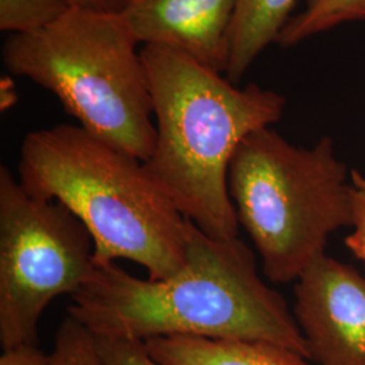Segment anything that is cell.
I'll use <instances>...</instances> for the list:
<instances>
[{
	"mask_svg": "<svg viewBox=\"0 0 365 365\" xmlns=\"http://www.w3.org/2000/svg\"><path fill=\"white\" fill-rule=\"evenodd\" d=\"M294 317L315 365H365V277L322 256L295 282Z\"/></svg>",
	"mask_w": 365,
	"mask_h": 365,
	"instance_id": "obj_7",
	"label": "cell"
},
{
	"mask_svg": "<svg viewBox=\"0 0 365 365\" xmlns=\"http://www.w3.org/2000/svg\"><path fill=\"white\" fill-rule=\"evenodd\" d=\"M19 182L29 194L63 203L90 232L95 264L133 261L152 280L185 262L188 225L144 161L75 125L29 133Z\"/></svg>",
	"mask_w": 365,
	"mask_h": 365,
	"instance_id": "obj_3",
	"label": "cell"
},
{
	"mask_svg": "<svg viewBox=\"0 0 365 365\" xmlns=\"http://www.w3.org/2000/svg\"><path fill=\"white\" fill-rule=\"evenodd\" d=\"M145 344L161 365H312L299 353L265 341L170 336Z\"/></svg>",
	"mask_w": 365,
	"mask_h": 365,
	"instance_id": "obj_9",
	"label": "cell"
},
{
	"mask_svg": "<svg viewBox=\"0 0 365 365\" xmlns=\"http://www.w3.org/2000/svg\"><path fill=\"white\" fill-rule=\"evenodd\" d=\"M68 10L66 0H0V30L31 34L52 25Z\"/></svg>",
	"mask_w": 365,
	"mask_h": 365,
	"instance_id": "obj_12",
	"label": "cell"
},
{
	"mask_svg": "<svg viewBox=\"0 0 365 365\" xmlns=\"http://www.w3.org/2000/svg\"><path fill=\"white\" fill-rule=\"evenodd\" d=\"M0 365H53V363L51 356L42 352L38 345H26L3 351Z\"/></svg>",
	"mask_w": 365,
	"mask_h": 365,
	"instance_id": "obj_16",
	"label": "cell"
},
{
	"mask_svg": "<svg viewBox=\"0 0 365 365\" xmlns=\"http://www.w3.org/2000/svg\"><path fill=\"white\" fill-rule=\"evenodd\" d=\"M49 356L53 365H101L91 331L69 315L57 329Z\"/></svg>",
	"mask_w": 365,
	"mask_h": 365,
	"instance_id": "obj_13",
	"label": "cell"
},
{
	"mask_svg": "<svg viewBox=\"0 0 365 365\" xmlns=\"http://www.w3.org/2000/svg\"><path fill=\"white\" fill-rule=\"evenodd\" d=\"M227 187L276 284L297 282L327 255L329 237L352 226L351 175L330 137L302 148L271 128L255 131L235 150Z\"/></svg>",
	"mask_w": 365,
	"mask_h": 365,
	"instance_id": "obj_5",
	"label": "cell"
},
{
	"mask_svg": "<svg viewBox=\"0 0 365 365\" xmlns=\"http://www.w3.org/2000/svg\"><path fill=\"white\" fill-rule=\"evenodd\" d=\"M95 245L57 200L29 194L0 167V345H38L39 319L53 299L73 297L95 269Z\"/></svg>",
	"mask_w": 365,
	"mask_h": 365,
	"instance_id": "obj_6",
	"label": "cell"
},
{
	"mask_svg": "<svg viewBox=\"0 0 365 365\" xmlns=\"http://www.w3.org/2000/svg\"><path fill=\"white\" fill-rule=\"evenodd\" d=\"M365 21V0H306L282 30L277 45L291 48L331 29Z\"/></svg>",
	"mask_w": 365,
	"mask_h": 365,
	"instance_id": "obj_11",
	"label": "cell"
},
{
	"mask_svg": "<svg viewBox=\"0 0 365 365\" xmlns=\"http://www.w3.org/2000/svg\"><path fill=\"white\" fill-rule=\"evenodd\" d=\"M71 9H84L105 13H120L126 0H66Z\"/></svg>",
	"mask_w": 365,
	"mask_h": 365,
	"instance_id": "obj_17",
	"label": "cell"
},
{
	"mask_svg": "<svg viewBox=\"0 0 365 365\" xmlns=\"http://www.w3.org/2000/svg\"><path fill=\"white\" fill-rule=\"evenodd\" d=\"M352 194V233L346 235L345 245L353 255L365 261V176L359 170L351 172Z\"/></svg>",
	"mask_w": 365,
	"mask_h": 365,
	"instance_id": "obj_15",
	"label": "cell"
},
{
	"mask_svg": "<svg viewBox=\"0 0 365 365\" xmlns=\"http://www.w3.org/2000/svg\"><path fill=\"white\" fill-rule=\"evenodd\" d=\"M153 101L156 145L145 167L182 217L217 240L238 237L227 173L249 134L283 117L287 99L257 84L238 87L182 53L141 49Z\"/></svg>",
	"mask_w": 365,
	"mask_h": 365,
	"instance_id": "obj_2",
	"label": "cell"
},
{
	"mask_svg": "<svg viewBox=\"0 0 365 365\" xmlns=\"http://www.w3.org/2000/svg\"><path fill=\"white\" fill-rule=\"evenodd\" d=\"M238 0H126L120 16L144 46H160L225 75Z\"/></svg>",
	"mask_w": 365,
	"mask_h": 365,
	"instance_id": "obj_8",
	"label": "cell"
},
{
	"mask_svg": "<svg viewBox=\"0 0 365 365\" xmlns=\"http://www.w3.org/2000/svg\"><path fill=\"white\" fill-rule=\"evenodd\" d=\"M71 298L68 315L95 336L265 341L310 360L294 313L261 279L252 249L238 237L212 238L191 221L176 274L140 279L117 262L102 264Z\"/></svg>",
	"mask_w": 365,
	"mask_h": 365,
	"instance_id": "obj_1",
	"label": "cell"
},
{
	"mask_svg": "<svg viewBox=\"0 0 365 365\" xmlns=\"http://www.w3.org/2000/svg\"><path fill=\"white\" fill-rule=\"evenodd\" d=\"M92 336L101 365H161L149 353L143 339Z\"/></svg>",
	"mask_w": 365,
	"mask_h": 365,
	"instance_id": "obj_14",
	"label": "cell"
},
{
	"mask_svg": "<svg viewBox=\"0 0 365 365\" xmlns=\"http://www.w3.org/2000/svg\"><path fill=\"white\" fill-rule=\"evenodd\" d=\"M138 43L120 14L71 9L39 31L10 34L1 58L56 95L78 126L145 163L156 125Z\"/></svg>",
	"mask_w": 365,
	"mask_h": 365,
	"instance_id": "obj_4",
	"label": "cell"
},
{
	"mask_svg": "<svg viewBox=\"0 0 365 365\" xmlns=\"http://www.w3.org/2000/svg\"><path fill=\"white\" fill-rule=\"evenodd\" d=\"M297 0H238L225 76L238 84L255 60L276 43Z\"/></svg>",
	"mask_w": 365,
	"mask_h": 365,
	"instance_id": "obj_10",
	"label": "cell"
}]
</instances>
